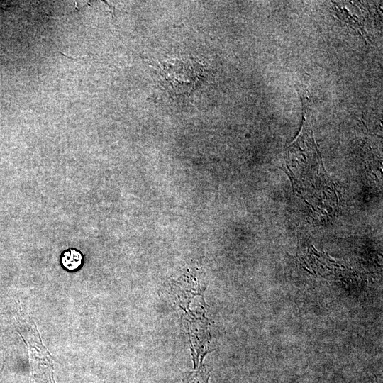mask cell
I'll return each instance as SVG.
<instances>
[{"mask_svg": "<svg viewBox=\"0 0 383 383\" xmlns=\"http://www.w3.org/2000/svg\"><path fill=\"white\" fill-rule=\"evenodd\" d=\"M199 65L190 59L163 62L161 75L165 86L174 92H187L197 86L201 77Z\"/></svg>", "mask_w": 383, "mask_h": 383, "instance_id": "6da1fadb", "label": "cell"}, {"mask_svg": "<svg viewBox=\"0 0 383 383\" xmlns=\"http://www.w3.org/2000/svg\"><path fill=\"white\" fill-rule=\"evenodd\" d=\"M30 383H55L49 353L30 351Z\"/></svg>", "mask_w": 383, "mask_h": 383, "instance_id": "7a4b0ae2", "label": "cell"}, {"mask_svg": "<svg viewBox=\"0 0 383 383\" xmlns=\"http://www.w3.org/2000/svg\"><path fill=\"white\" fill-rule=\"evenodd\" d=\"M82 263V255L75 249H68L62 253V264L68 270H77Z\"/></svg>", "mask_w": 383, "mask_h": 383, "instance_id": "3957f363", "label": "cell"}]
</instances>
